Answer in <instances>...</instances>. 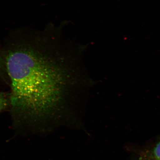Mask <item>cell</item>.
I'll list each match as a JSON object with an SVG mask.
<instances>
[{"instance_id":"1","label":"cell","mask_w":160,"mask_h":160,"mask_svg":"<svg viewBox=\"0 0 160 160\" xmlns=\"http://www.w3.org/2000/svg\"><path fill=\"white\" fill-rule=\"evenodd\" d=\"M51 30L12 33L2 47L15 126L72 127L77 121L70 107L69 53Z\"/></svg>"},{"instance_id":"2","label":"cell","mask_w":160,"mask_h":160,"mask_svg":"<svg viewBox=\"0 0 160 160\" xmlns=\"http://www.w3.org/2000/svg\"><path fill=\"white\" fill-rule=\"evenodd\" d=\"M9 93L0 92V113L9 108Z\"/></svg>"},{"instance_id":"3","label":"cell","mask_w":160,"mask_h":160,"mask_svg":"<svg viewBox=\"0 0 160 160\" xmlns=\"http://www.w3.org/2000/svg\"><path fill=\"white\" fill-rule=\"evenodd\" d=\"M0 77L8 83L2 48H0Z\"/></svg>"},{"instance_id":"4","label":"cell","mask_w":160,"mask_h":160,"mask_svg":"<svg viewBox=\"0 0 160 160\" xmlns=\"http://www.w3.org/2000/svg\"><path fill=\"white\" fill-rule=\"evenodd\" d=\"M153 155L155 160H160V141L154 148Z\"/></svg>"}]
</instances>
